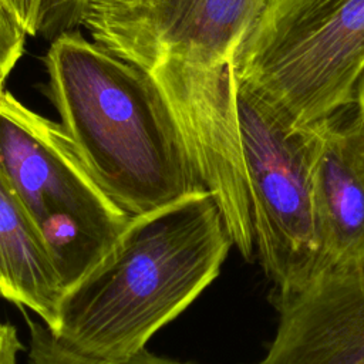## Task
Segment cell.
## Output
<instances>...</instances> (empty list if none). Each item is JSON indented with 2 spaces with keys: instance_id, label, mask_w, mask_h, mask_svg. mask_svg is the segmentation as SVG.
Segmentation results:
<instances>
[{
  "instance_id": "13",
  "label": "cell",
  "mask_w": 364,
  "mask_h": 364,
  "mask_svg": "<svg viewBox=\"0 0 364 364\" xmlns=\"http://www.w3.org/2000/svg\"><path fill=\"white\" fill-rule=\"evenodd\" d=\"M26 30L10 7L0 0V81L4 82L20 60L24 48Z\"/></svg>"
},
{
  "instance_id": "10",
  "label": "cell",
  "mask_w": 364,
  "mask_h": 364,
  "mask_svg": "<svg viewBox=\"0 0 364 364\" xmlns=\"http://www.w3.org/2000/svg\"><path fill=\"white\" fill-rule=\"evenodd\" d=\"M63 293L48 245L0 166V296L54 330Z\"/></svg>"
},
{
  "instance_id": "11",
  "label": "cell",
  "mask_w": 364,
  "mask_h": 364,
  "mask_svg": "<svg viewBox=\"0 0 364 364\" xmlns=\"http://www.w3.org/2000/svg\"><path fill=\"white\" fill-rule=\"evenodd\" d=\"M27 324L30 328L28 364H195L154 354L146 347L121 360L90 358L61 346L43 321L38 323L28 318Z\"/></svg>"
},
{
  "instance_id": "9",
  "label": "cell",
  "mask_w": 364,
  "mask_h": 364,
  "mask_svg": "<svg viewBox=\"0 0 364 364\" xmlns=\"http://www.w3.org/2000/svg\"><path fill=\"white\" fill-rule=\"evenodd\" d=\"M279 324L255 364H364V263L273 296Z\"/></svg>"
},
{
  "instance_id": "4",
  "label": "cell",
  "mask_w": 364,
  "mask_h": 364,
  "mask_svg": "<svg viewBox=\"0 0 364 364\" xmlns=\"http://www.w3.org/2000/svg\"><path fill=\"white\" fill-rule=\"evenodd\" d=\"M0 166L38 226L65 287L112 246L129 216L98 183L60 122L0 92Z\"/></svg>"
},
{
  "instance_id": "6",
  "label": "cell",
  "mask_w": 364,
  "mask_h": 364,
  "mask_svg": "<svg viewBox=\"0 0 364 364\" xmlns=\"http://www.w3.org/2000/svg\"><path fill=\"white\" fill-rule=\"evenodd\" d=\"M272 0H85L81 26L114 55L149 73L168 60L233 61Z\"/></svg>"
},
{
  "instance_id": "12",
  "label": "cell",
  "mask_w": 364,
  "mask_h": 364,
  "mask_svg": "<svg viewBox=\"0 0 364 364\" xmlns=\"http://www.w3.org/2000/svg\"><path fill=\"white\" fill-rule=\"evenodd\" d=\"M85 0H41L38 34L47 38L68 31H74L81 26Z\"/></svg>"
},
{
  "instance_id": "5",
  "label": "cell",
  "mask_w": 364,
  "mask_h": 364,
  "mask_svg": "<svg viewBox=\"0 0 364 364\" xmlns=\"http://www.w3.org/2000/svg\"><path fill=\"white\" fill-rule=\"evenodd\" d=\"M232 95L247 175L255 253L287 296L318 273L311 193V128L294 125L233 70Z\"/></svg>"
},
{
  "instance_id": "15",
  "label": "cell",
  "mask_w": 364,
  "mask_h": 364,
  "mask_svg": "<svg viewBox=\"0 0 364 364\" xmlns=\"http://www.w3.org/2000/svg\"><path fill=\"white\" fill-rule=\"evenodd\" d=\"M23 350V344L17 336V331L10 324H1L0 327V364H18V353Z\"/></svg>"
},
{
  "instance_id": "14",
  "label": "cell",
  "mask_w": 364,
  "mask_h": 364,
  "mask_svg": "<svg viewBox=\"0 0 364 364\" xmlns=\"http://www.w3.org/2000/svg\"><path fill=\"white\" fill-rule=\"evenodd\" d=\"M28 36L38 34L41 0H4Z\"/></svg>"
},
{
  "instance_id": "17",
  "label": "cell",
  "mask_w": 364,
  "mask_h": 364,
  "mask_svg": "<svg viewBox=\"0 0 364 364\" xmlns=\"http://www.w3.org/2000/svg\"><path fill=\"white\" fill-rule=\"evenodd\" d=\"M3 90H4V82H1V81H0V92H1Z\"/></svg>"
},
{
  "instance_id": "3",
  "label": "cell",
  "mask_w": 364,
  "mask_h": 364,
  "mask_svg": "<svg viewBox=\"0 0 364 364\" xmlns=\"http://www.w3.org/2000/svg\"><path fill=\"white\" fill-rule=\"evenodd\" d=\"M294 125L355 101L364 71V0H272L232 61Z\"/></svg>"
},
{
  "instance_id": "1",
  "label": "cell",
  "mask_w": 364,
  "mask_h": 364,
  "mask_svg": "<svg viewBox=\"0 0 364 364\" xmlns=\"http://www.w3.org/2000/svg\"><path fill=\"white\" fill-rule=\"evenodd\" d=\"M232 246L209 191L132 216L107 253L65 287L51 333L80 355L127 358L205 291Z\"/></svg>"
},
{
  "instance_id": "7",
  "label": "cell",
  "mask_w": 364,
  "mask_h": 364,
  "mask_svg": "<svg viewBox=\"0 0 364 364\" xmlns=\"http://www.w3.org/2000/svg\"><path fill=\"white\" fill-rule=\"evenodd\" d=\"M230 73L232 61L203 67L168 60L148 74L171 111L193 169L220 209L233 246L252 260L250 198Z\"/></svg>"
},
{
  "instance_id": "2",
  "label": "cell",
  "mask_w": 364,
  "mask_h": 364,
  "mask_svg": "<svg viewBox=\"0 0 364 364\" xmlns=\"http://www.w3.org/2000/svg\"><path fill=\"white\" fill-rule=\"evenodd\" d=\"M44 64L61 127L124 212L144 215L208 191L148 73L77 30L53 38Z\"/></svg>"
},
{
  "instance_id": "16",
  "label": "cell",
  "mask_w": 364,
  "mask_h": 364,
  "mask_svg": "<svg viewBox=\"0 0 364 364\" xmlns=\"http://www.w3.org/2000/svg\"><path fill=\"white\" fill-rule=\"evenodd\" d=\"M360 115L363 117L364 119V71L358 80V84H357V88H355V101H354Z\"/></svg>"
},
{
  "instance_id": "8",
  "label": "cell",
  "mask_w": 364,
  "mask_h": 364,
  "mask_svg": "<svg viewBox=\"0 0 364 364\" xmlns=\"http://www.w3.org/2000/svg\"><path fill=\"white\" fill-rule=\"evenodd\" d=\"M310 128L320 274L364 263V119L351 104Z\"/></svg>"
},
{
  "instance_id": "18",
  "label": "cell",
  "mask_w": 364,
  "mask_h": 364,
  "mask_svg": "<svg viewBox=\"0 0 364 364\" xmlns=\"http://www.w3.org/2000/svg\"><path fill=\"white\" fill-rule=\"evenodd\" d=\"M0 327H1V323H0Z\"/></svg>"
}]
</instances>
